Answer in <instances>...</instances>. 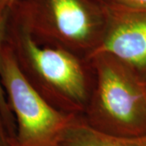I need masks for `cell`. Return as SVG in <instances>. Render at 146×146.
<instances>
[{
    "label": "cell",
    "instance_id": "cell-1",
    "mask_svg": "<svg viewBox=\"0 0 146 146\" xmlns=\"http://www.w3.org/2000/svg\"><path fill=\"white\" fill-rule=\"evenodd\" d=\"M0 80L17 124L13 146H65L75 118L54 109L29 82L7 42L0 53Z\"/></svg>",
    "mask_w": 146,
    "mask_h": 146
},
{
    "label": "cell",
    "instance_id": "cell-2",
    "mask_svg": "<svg viewBox=\"0 0 146 146\" xmlns=\"http://www.w3.org/2000/svg\"><path fill=\"white\" fill-rule=\"evenodd\" d=\"M98 76L94 127L110 134H146L145 80L125 63L108 54L91 57Z\"/></svg>",
    "mask_w": 146,
    "mask_h": 146
},
{
    "label": "cell",
    "instance_id": "cell-3",
    "mask_svg": "<svg viewBox=\"0 0 146 146\" xmlns=\"http://www.w3.org/2000/svg\"><path fill=\"white\" fill-rule=\"evenodd\" d=\"M6 42L16 56L17 63L29 82L54 88L76 104L86 100V81L78 60L59 48L43 47L26 27L9 17Z\"/></svg>",
    "mask_w": 146,
    "mask_h": 146
},
{
    "label": "cell",
    "instance_id": "cell-4",
    "mask_svg": "<svg viewBox=\"0 0 146 146\" xmlns=\"http://www.w3.org/2000/svg\"><path fill=\"white\" fill-rule=\"evenodd\" d=\"M110 15L102 42L90 57L108 54L116 58L146 80V9L118 4Z\"/></svg>",
    "mask_w": 146,
    "mask_h": 146
},
{
    "label": "cell",
    "instance_id": "cell-5",
    "mask_svg": "<svg viewBox=\"0 0 146 146\" xmlns=\"http://www.w3.org/2000/svg\"><path fill=\"white\" fill-rule=\"evenodd\" d=\"M50 14L59 35L66 41L84 43L91 38L94 25L80 0H48Z\"/></svg>",
    "mask_w": 146,
    "mask_h": 146
},
{
    "label": "cell",
    "instance_id": "cell-6",
    "mask_svg": "<svg viewBox=\"0 0 146 146\" xmlns=\"http://www.w3.org/2000/svg\"><path fill=\"white\" fill-rule=\"evenodd\" d=\"M64 144L65 146H146V134L137 136H118L74 119L66 132Z\"/></svg>",
    "mask_w": 146,
    "mask_h": 146
},
{
    "label": "cell",
    "instance_id": "cell-7",
    "mask_svg": "<svg viewBox=\"0 0 146 146\" xmlns=\"http://www.w3.org/2000/svg\"><path fill=\"white\" fill-rule=\"evenodd\" d=\"M9 17H10V9L7 11L3 15L0 16V53L6 42ZM0 113L3 116V119L6 124L11 125L12 123L11 110L8 104L6 93L2 85L1 80H0Z\"/></svg>",
    "mask_w": 146,
    "mask_h": 146
},
{
    "label": "cell",
    "instance_id": "cell-8",
    "mask_svg": "<svg viewBox=\"0 0 146 146\" xmlns=\"http://www.w3.org/2000/svg\"><path fill=\"white\" fill-rule=\"evenodd\" d=\"M115 3L119 5L126 6L128 7L146 9V0H103Z\"/></svg>",
    "mask_w": 146,
    "mask_h": 146
},
{
    "label": "cell",
    "instance_id": "cell-9",
    "mask_svg": "<svg viewBox=\"0 0 146 146\" xmlns=\"http://www.w3.org/2000/svg\"><path fill=\"white\" fill-rule=\"evenodd\" d=\"M2 119L3 120V119L0 113V146H13L12 141H8L6 139V136L2 128V121H1Z\"/></svg>",
    "mask_w": 146,
    "mask_h": 146
},
{
    "label": "cell",
    "instance_id": "cell-10",
    "mask_svg": "<svg viewBox=\"0 0 146 146\" xmlns=\"http://www.w3.org/2000/svg\"><path fill=\"white\" fill-rule=\"evenodd\" d=\"M16 0H0V16L11 8Z\"/></svg>",
    "mask_w": 146,
    "mask_h": 146
},
{
    "label": "cell",
    "instance_id": "cell-11",
    "mask_svg": "<svg viewBox=\"0 0 146 146\" xmlns=\"http://www.w3.org/2000/svg\"><path fill=\"white\" fill-rule=\"evenodd\" d=\"M145 86H146V80H145Z\"/></svg>",
    "mask_w": 146,
    "mask_h": 146
}]
</instances>
